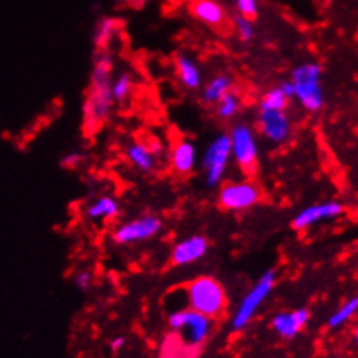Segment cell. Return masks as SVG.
<instances>
[{"label":"cell","instance_id":"1","mask_svg":"<svg viewBox=\"0 0 358 358\" xmlns=\"http://www.w3.org/2000/svg\"><path fill=\"white\" fill-rule=\"evenodd\" d=\"M113 69H115V61H113L111 52L109 50L97 52L92 73H90L89 90H87L82 108L83 130L89 135L104 127L115 108L111 94Z\"/></svg>","mask_w":358,"mask_h":358},{"label":"cell","instance_id":"2","mask_svg":"<svg viewBox=\"0 0 358 358\" xmlns=\"http://www.w3.org/2000/svg\"><path fill=\"white\" fill-rule=\"evenodd\" d=\"M189 308L210 317L220 319L229 305L227 293L220 280L213 275H199L184 286Z\"/></svg>","mask_w":358,"mask_h":358},{"label":"cell","instance_id":"3","mask_svg":"<svg viewBox=\"0 0 358 358\" xmlns=\"http://www.w3.org/2000/svg\"><path fill=\"white\" fill-rule=\"evenodd\" d=\"M322 73L324 69L319 63H301L291 73L294 99L305 111L319 113L326 104Z\"/></svg>","mask_w":358,"mask_h":358},{"label":"cell","instance_id":"4","mask_svg":"<svg viewBox=\"0 0 358 358\" xmlns=\"http://www.w3.org/2000/svg\"><path fill=\"white\" fill-rule=\"evenodd\" d=\"M229 137L230 155L241 173L246 178H255L260 170V149L255 130L248 123H236Z\"/></svg>","mask_w":358,"mask_h":358},{"label":"cell","instance_id":"5","mask_svg":"<svg viewBox=\"0 0 358 358\" xmlns=\"http://www.w3.org/2000/svg\"><path fill=\"white\" fill-rule=\"evenodd\" d=\"M262 199L263 192L255 178H244V180L222 182L217 203L220 210L229 213H241L255 208Z\"/></svg>","mask_w":358,"mask_h":358},{"label":"cell","instance_id":"6","mask_svg":"<svg viewBox=\"0 0 358 358\" xmlns=\"http://www.w3.org/2000/svg\"><path fill=\"white\" fill-rule=\"evenodd\" d=\"M277 282V272L273 268L266 270L265 273H262L258 277V280L255 282V286L248 291L246 296L243 298V301L237 306L236 313L232 315L230 320V327L232 331H243L250 326V322L253 320L255 313L260 310V306L265 303V299L272 294L273 287Z\"/></svg>","mask_w":358,"mask_h":358},{"label":"cell","instance_id":"7","mask_svg":"<svg viewBox=\"0 0 358 358\" xmlns=\"http://www.w3.org/2000/svg\"><path fill=\"white\" fill-rule=\"evenodd\" d=\"M168 326L189 345L203 348V345L213 331V319L192 308H185L171 312L168 317Z\"/></svg>","mask_w":358,"mask_h":358},{"label":"cell","instance_id":"8","mask_svg":"<svg viewBox=\"0 0 358 358\" xmlns=\"http://www.w3.org/2000/svg\"><path fill=\"white\" fill-rule=\"evenodd\" d=\"M232 159L230 155V137L229 134H220L208 144L206 151L203 152L201 168L204 171V182L208 189L218 187L224 182L225 171Z\"/></svg>","mask_w":358,"mask_h":358},{"label":"cell","instance_id":"9","mask_svg":"<svg viewBox=\"0 0 358 358\" xmlns=\"http://www.w3.org/2000/svg\"><path fill=\"white\" fill-rule=\"evenodd\" d=\"M163 229V220L156 215H142L123 222L113 230L111 239L118 246H130V244L145 243L158 236Z\"/></svg>","mask_w":358,"mask_h":358},{"label":"cell","instance_id":"10","mask_svg":"<svg viewBox=\"0 0 358 358\" xmlns=\"http://www.w3.org/2000/svg\"><path fill=\"white\" fill-rule=\"evenodd\" d=\"M125 158L138 173L151 175L159 170L162 159L166 158V151H164L163 144L156 138H149V141H134L127 145Z\"/></svg>","mask_w":358,"mask_h":358},{"label":"cell","instance_id":"11","mask_svg":"<svg viewBox=\"0 0 358 358\" xmlns=\"http://www.w3.org/2000/svg\"><path fill=\"white\" fill-rule=\"evenodd\" d=\"M257 127L262 137L275 145L286 144L293 135V122L287 115V109L284 111L258 109Z\"/></svg>","mask_w":358,"mask_h":358},{"label":"cell","instance_id":"12","mask_svg":"<svg viewBox=\"0 0 358 358\" xmlns=\"http://www.w3.org/2000/svg\"><path fill=\"white\" fill-rule=\"evenodd\" d=\"M191 14L218 35H232V17L218 0H192Z\"/></svg>","mask_w":358,"mask_h":358},{"label":"cell","instance_id":"13","mask_svg":"<svg viewBox=\"0 0 358 358\" xmlns=\"http://www.w3.org/2000/svg\"><path fill=\"white\" fill-rule=\"evenodd\" d=\"M345 213V206L339 201H324V203L310 204L294 215L291 220V227L294 230H306L320 222L334 220Z\"/></svg>","mask_w":358,"mask_h":358},{"label":"cell","instance_id":"14","mask_svg":"<svg viewBox=\"0 0 358 358\" xmlns=\"http://www.w3.org/2000/svg\"><path fill=\"white\" fill-rule=\"evenodd\" d=\"M166 159L171 173L180 178L189 177V175L194 173L197 164L196 145L185 137L177 138L166 151Z\"/></svg>","mask_w":358,"mask_h":358},{"label":"cell","instance_id":"15","mask_svg":"<svg viewBox=\"0 0 358 358\" xmlns=\"http://www.w3.org/2000/svg\"><path fill=\"white\" fill-rule=\"evenodd\" d=\"M210 251V241L208 237L194 234L185 239L178 241L173 248H171L170 263L173 266H189L194 263L201 262Z\"/></svg>","mask_w":358,"mask_h":358},{"label":"cell","instance_id":"16","mask_svg":"<svg viewBox=\"0 0 358 358\" xmlns=\"http://www.w3.org/2000/svg\"><path fill=\"white\" fill-rule=\"evenodd\" d=\"M310 322L308 308H294L287 312H279L272 317V331L282 339H294L306 324Z\"/></svg>","mask_w":358,"mask_h":358},{"label":"cell","instance_id":"17","mask_svg":"<svg viewBox=\"0 0 358 358\" xmlns=\"http://www.w3.org/2000/svg\"><path fill=\"white\" fill-rule=\"evenodd\" d=\"M175 75L182 89L187 92H197L203 87V73L197 63L187 54H178L175 57Z\"/></svg>","mask_w":358,"mask_h":358},{"label":"cell","instance_id":"18","mask_svg":"<svg viewBox=\"0 0 358 358\" xmlns=\"http://www.w3.org/2000/svg\"><path fill=\"white\" fill-rule=\"evenodd\" d=\"M291 99H294L293 83L291 80H282L272 89L265 90L258 101V109H272V111H284L289 106Z\"/></svg>","mask_w":358,"mask_h":358},{"label":"cell","instance_id":"19","mask_svg":"<svg viewBox=\"0 0 358 358\" xmlns=\"http://www.w3.org/2000/svg\"><path fill=\"white\" fill-rule=\"evenodd\" d=\"M120 215V201L113 196H99L85 208V217L94 224L113 220Z\"/></svg>","mask_w":358,"mask_h":358},{"label":"cell","instance_id":"20","mask_svg":"<svg viewBox=\"0 0 358 358\" xmlns=\"http://www.w3.org/2000/svg\"><path fill=\"white\" fill-rule=\"evenodd\" d=\"M201 352V346L189 345L187 341L180 338L175 331H171L163 339L159 358H197Z\"/></svg>","mask_w":358,"mask_h":358},{"label":"cell","instance_id":"21","mask_svg":"<svg viewBox=\"0 0 358 358\" xmlns=\"http://www.w3.org/2000/svg\"><path fill=\"white\" fill-rule=\"evenodd\" d=\"M234 89V80L230 75H222L213 76V78L208 80L206 83H203L201 87V102L206 106H215L225 94H229Z\"/></svg>","mask_w":358,"mask_h":358},{"label":"cell","instance_id":"22","mask_svg":"<svg viewBox=\"0 0 358 358\" xmlns=\"http://www.w3.org/2000/svg\"><path fill=\"white\" fill-rule=\"evenodd\" d=\"M118 27L120 23L115 17H102V20H99L92 35V42L94 45H96L97 52H104V50L109 49L113 38H115L116 33H118Z\"/></svg>","mask_w":358,"mask_h":358},{"label":"cell","instance_id":"23","mask_svg":"<svg viewBox=\"0 0 358 358\" xmlns=\"http://www.w3.org/2000/svg\"><path fill=\"white\" fill-rule=\"evenodd\" d=\"M135 89V78L134 73L129 71V69H122L116 76H113V83H111V94H113V101L115 104L123 106L129 102V99L131 97V92Z\"/></svg>","mask_w":358,"mask_h":358},{"label":"cell","instance_id":"24","mask_svg":"<svg viewBox=\"0 0 358 358\" xmlns=\"http://www.w3.org/2000/svg\"><path fill=\"white\" fill-rule=\"evenodd\" d=\"M241 108H243V97L236 89H232L215 104V113H217V118L220 122H230L239 115Z\"/></svg>","mask_w":358,"mask_h":358},{"label":"cell","instance_id":"25","mask_svg":"<svg viewBox=\"0 0 358 358\" xmlns=\"http://www.w3.org/2000/svg\"><path fill=\"white\" fill-rule=\"evenodd\" d=\"M358 315V296H352V298L346 299L327 320L329 329H339L346 326L348 322H352L353 319Z\"/></svg>","mask_w":358,"mask_h":358},{"label":"cell","instance_id":"26","mask_svg":"<svg viewBox=\"0 0 358 358\" xmlns=\"http://www.w3.org/2000/svg\"><path fill=\"white\" fill-rule=\"evenodd\" d=\"M232 28L234 33H236L237 40L243 43H250L255 40V35H257V28H255V21L250 20V17H244L241 14H236L232 16Z\"/></svg>","mask_w":358,"mask_h":358},{"label":"cell","instance_id":"27","mask_svg":"<svg viewBox=\"0 0 358 358\" xmlns=\"http://www.w3.org/2000/svg\"><path fill=\"white\" fill-rule=\"evenodd\" d=\"M234 3H236L237 14L244 17L255 21L260 14V0H234Z\"/></svg>","mask_w":358,"mask_h":358},{"label":"cell","instance_id":"28","mask_svg":"<svg viewBox=\"0 0 358 358\" xmlns=\"http://www.w3.org/2000/svg\"><path fill=\"white\" fill-rule=\"evenodd\" d=\"M73 284L78 287L80 291H89L94 284V273L89 268L76 270L73 275Z\"/></svg>","mask_w":358,"mask_h":358},{"label":"cell","instance_id":"29","mask_svg":"<svg viewBox=\"0 0 358 358\" xmlns=\"http://www.w3.org/2000/svg\"><path fill=\"white\" fill-rule=\"evenodd\" d=\"M82 162H83L82 152H69V155L63 156L61 164H63L64 168H68V170H75V168H78L80 164H82Z\"/></svg>","mask_w":358,"mask_h":358},{"label":"cell","instance_id":"30","mask_svg":"<svg viewBox=\"0 0 358 358\" xmlns=\"http://www.w3.org/2000/svg\"><path fill=\"white\" fill-rule=\"evenodd\" d=\"M127 345V338L125 336H116V338L111 339V343H109V348L113 350V352H122L123 348H125Z\"/></svg>","mask_w":358,"mask_h":358},{"label":"cell","instance_id":"31","mask_svg":"<svg viewBox=\"0 0 358 358\" xmlns=\"http://www.w3.org/2000/svg\"><path fill=\"white\" fill-rule=\"evenodd\" d=\"M120 2L127 3V6L131 7V9H142V7L148 3V0H120Z\"/></svg>","mask_w":358,"mask_h":358},{"label":"cell","instance_id":"32","mask_svg":"<svg viewBox=\"0 0 358 358\" xmlns=\"http://www.w3.org/2000/svg\"><path fill=\"white\" fill-rule=\"evenodd\" d=\"M352 338H353V345H355V348L358 350V324L355 326V329H353Z\"/></svg>","mask_w":358,"mask_h":358},{"label":"cell","instance_id":"33","mask_svg":"<svg viewBox=\"0 0 358 358\" xmlns=\"http://www.w3.org/2000/svg\"><path fill=\"white\" fill-rule=\"evenodd\" d=\"M191 2H192V0H191Z\"/></svg>","mask_w":358,"mask_h":358}]
</instances>
